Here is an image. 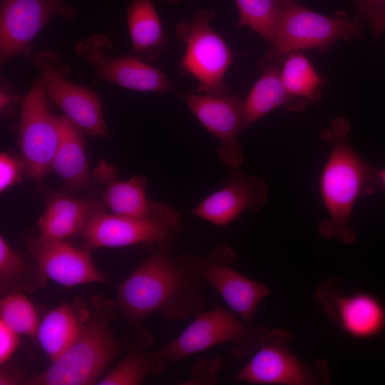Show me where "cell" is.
<instances>
[{
	"label": "cell",
	"instance_id": "8d00e7d4",
	"mask_svg": "<svg viewBox=\"0 0 385 385\" xmlns=\"http://www.w3.org/2000/svg\"><path fill=\"white\" fill-rule=\"evenodd\" d=\"M165 1H178V0H165Z\"/></svg>",
	"mask_w": 385,
	"mask_h": 385
},
{
	"label": "cell",
	"instance_id": "5b68a950",
	"mask_svg": "<svg viewBox=\"0 0 385 385\" xmlns=\"http://www.w3.org/2000/svg\"><path fill=\"white\" fill-rule=\"evenodd\" d=\"M265 330V327L250 325L235 312L217 307L197 312L176 338L156 351L165 364L222 344H229L234 356L247 357L260 346Z\"/></svg>",
	"mask_w": 385,
	"mask_h": 385
},
{
	"label": "cell",
	"instance_id": "603a6c76",
	"mask_svg": "<svg viewBox=\"0 0 385 385\" xmlns=\"http://www.w3.org/2000/svg\"><path fill=\"white\" fill-rule=\"evenodd\" d=\"M282 83L292 96L307 103L319 101L321 88L325 83L309 60L301 51L289 53L282 63L280 70Z\"/></svg>",
	"mask_w": 385,
	"mask_h": 385
},
{
	"label": "cell",
	"instance_id": "836d02e7",
	"mask_svg": "<svg viewBox=\"0 0 385 385\" xmlns=\"http://www.w3.org/2000/svg\"><path fill=\"white\" fill-rule=\"evenodd\" d=\"M20 102V97L11 83L4 77L0 80V112L4 116L11 115Z\"/></svg>",
	"mask_w": 385,
	"mask_h": 385
},
{
	"label": "cell",
	"instance_id": "9a60e30c",
	"mask_svg": "<svg viewBox=\"0 0 385 385\" xmlns=\"http://www.w3.org/2000/svg\"><path fill=\"white\" fill-rule=\"evenodd\" d=\"M315 300L340 329L352 337L371 338L385 327V308L376 297L366 292L344 294L335 279L318 286Z\"/></svg>",
	"mask_w": 385,
	"mask_h": 385
},
{
	"label": "cell",
	"instance_id": "7c38bea8",
	"mask_svg": "<svg viewBox=\"0 0 385 385\" xmlns=\"http://www.w3.org/2000/svg\"><path fill=\"white\" fill-rule=\"evenodd\" d=\"M76 16L66 0H0L1 66L15 56L31 58L34 40L51 19Z\"/></svg>",
	"mask_w": 385,
	"mask_h": 385
},
{
	"label": "cell",
	"instance_id": "f546056e",
	"mask_svg": "<svg viewBox=\"0 0 385 385\" xmlns=\"http://www.w3.org/2000/svg\"><path fill=\"white\" fill-rule=\"evenodd\" d=\"M359 15L371 26L376 37L385 31V0H353Z\"/></svg>",
	"mask_w": 385,
	"mask_h": 385
},
{
	"label": "cell",
	"instance_id": "e575fe53",
	"mask_svg": "<svg viewBox=\"0 0 385 385\" xmlns=\"http://www.w3.org/2000/svg\"><path fill=\"white\" fill-rule=\"evenodd\" d=\"M25 380L21 379L15 374L4 371L0 372V385L24 384Z\"/></svg>",
	"mask_w": 385,
	"mask_h": 385
},
{
	"label": "cell",
	"instance_id": "83f0119b",
	"mask_svg": "<svg viewBox=\"0 0 385 385\" xmlns=\"http://www.w3.org/2000/svg\"><path fill=\"white\" fill-rule=\"evenodd\" d=\"M103 210V205L96 202L53 194L48 197L44 212L73 219L86 225L94 213Z\"/></svg>",
	"mask_w": 385,
	"mask_h": 385
},
{
	"label": "cell",
	"instance_id": "f1b7e54d",
	"mask_svg": "<svg viewBox=\"0 0 385 385\" xmlns=\"http://www.w3.org/2000/svg\"><path fill=\"white\" fill-rule=\"evenodd\" d=\"M40 236L50 240H65L80 232L85 225L61 215L43 212L38 220Z\"/></svg>",
	"mask_w": 385,
	"mask_h": 385
},
{
	"label": "cell",
	"instance_id": "52a82bcc",
	"mask_svg": "<svg viewBox=\"0 0 385 385\" xmlns=\"http://www.w3.org/2000/svg\"><path fill=\"white\" fill-rule=\"evenodd\" d=\"M179 212L163 202H153L149 215L125 217L103 210L94 213L81 232L86 249L122 247L138 244H159L181 231Z\"/></svg>",
	"mask_w": 385,
	"mask_h": 385
},
{
	"label": "cell",
	"instance_id": "8992f818",
	"mask_svg": "<svg viewBox=\"0 0 385 385\" xmlns=\"http://www.w3.org/2000/svg\"><path fill=\"white\" fill-rule=\"evenodd\" d=\"M213 17V12L202 9L178 24L175 34L185 45L180 69L197 81L200 93L227 96L230 89L225 78L232 62V52L212 28L210 21Z\"/></svg>",
	"mask_w": 385,
	"mask_h": 385
},
{
	"label": "cell",
	"instance_id": "44dd1931",
	"mask_svg": "<svg viewBox=\"0 0 385 385\" xmlns=\"http://www.w3.org/2000/svg\"><path fill=\"white\" fill-rule=\"evenodd\" d=\"M97 175L106 179L103 202L111 213L125 217H140L149 215L151 202L147 197L145 177L136 175L126 180L115 178L116 170L107 163H101Z\"/></svg>",
	"mask_w": 385,
	"mask_h": 385
},
{
	"label": "cell",
	"instance_id": "e0dca14e",
	"mask_svg": "<svg viewBox=\"0 0 385 385\" xmlns=\"http://www.w3.org/2000/svg\"><path fill=\"white\" fill-rule=\"evenodd\" d=\"M27 244L36 267L48 279L60 285L71 287L106 282L93 263L89 250L41 236L29 237Z\"/></svg>",
	"mask_w": 385,
	"mask_h": 385
},
{
	"label": "cell",
	"instance_id": "cb8c5ba5",
	"mask_svg": "<svg viewBox=\"0 0 385 385\" xmlns=\"http://www.w3.org/2000/svg\"><path fill=\"white\" fill-rule=\"evenodd\" d=\"M48 278L36 267H28L0 235V291L1 297L12 292H31L42 287Z\"/></svg>",
	"mask_w": 385,
	"mask_h": 385
},
{
	"label": "cell",
	"instance_id": "d590c367",
	"mask_svg": "<svg viewBox=\"0 0 385 385\" xmlns=\"http://www.w3.org/2000/svg\"><path fill=\"white\" fill-rule=\"evenodd\" d=\"M379 186L385 190V168L378 169Z\"/></svg>",
	"mask_w": 385,
	"mask_h": 385
},
{
	"label": "cell",
	"instance_id": "8fae6325",
	"mask_svg": "<svg viewBox=\"0 0 385 385\" xmlns=\"http://www.w3.org/2000/svg\"><path fill=\"white\" fill-rule=\"evenodd\" d=\"M113 43L102 34L78 41L76 53L92 68L96 81L140 92L175 93L168 77L160 69L138 56H113Z\"/></svg>",
	"mask_w": 385,
	"mask_h": 385
},
{
	"label": "cell",
	"instance_id": "d4e9b609",
	"mask_svg": "<svg viewBox=\"0 0 385 385\" xmlns=\"http://www.w3.org/2000/svg\"><path fill=\"white\" fill-rule=\"evenodd\" d=\"M165 365L156 350L145 351L141 348H131L115 367L99 379L97 384H140L148 375L159 374Z\"/></svg>",
	"mask_w": 385,
	"mask_h": 385
},
{
	"label": "cell",
	"instance_id": "484cf974",
	"mask_svg": "<svg viewBox=\"0 0 385 385\" xmlns=\"http://www.w3.org/2000/svg\"><path fill=\"white\" fill-rule=\"evenodd\" d=\"M239 11L237 26H247L270 45L274 41L280 17L279 0H235Z\"/></svg>",
	"mask_w": 385,
	"mask_h": 385
},
{
	"label": "cell",
	"instance_id": "30bf717a",
	"mask_svg": "<svg viewBox=\"0 0 385 385\" xmlns=\"http://www.w3.org/2000/svg\"><path fill=\"white\" fill-rule=\"evenodd\" d=\"M42 79L34 81L24 96L19 123V143L27 175L41 180L51 165L61 135V116L51 111Z\"/></svg>",
	"mask_w": 385,
	"mask_h": 385
},
{
	"label": "cell",
	"instance_id": "d6986e66",
	"mask_svg": "<svg viewBox=\"0 0 385 385\" xmlns=\"http://www.w3.org/2000/svg\"><path fill=\"white\" fill-rule=\"evenodd\" d=\"M127 24L135 56L146 62L158 60L168 48L159 15L151 0H133Z\"/></svg>",
	"mask_w": 385,
	"mask_h": 385
},
{
	"label": "cell",
	"instance_id": "1f68e13d",
	"mask_svg": "<svg viewBox=\"0 0 385 385\" xmlns=\"http://www.w3.org/2000/svg\"><path fill=\"white\" fill-rule=\"evenodd\" d=\"M23 162L6 152L0 154V192L3 193L19 180Z\"/></svg>",
	"mask_w": 385,
	"mask_h": 385
},
{
	"label": "cell",
	"instance_id": "277c9868",
	"mask_svg": "<svg viewBox=\"0 0 385 385\" xmlns=\"http://www.w3.org/2000/svg\"><path fill=\"white\" fill-rule=\"evenodd\" d=\"M280 17L275 38L265 58L257 66L263 71L280 66L291 52L316 48L326 52L339 40L361 36L365 25L359 17L349 18L340 11L333 16L317 13L295 0H279Z\"/></svg>",
	"mask_w": 385,
	"mask_h": 385
},
{
	"label": "cell",
	"instance_id": "ffe728a7",
	"mask_svg": "<svg viewBox=\"0 0 385 385\" xmlns=\"http://www.w3.org/2000/svg\"><path fill=\"white\" fill-rule=\"evenodd\" d=\"M307 103L290 96L282 83L279 66H270L262 71V76L244 100V128L269 113L284 106L290 111H300Z\"/></svg>",
	"mask_w": 385,
	"mask_h": 385
},
{
	"label": "cell",
	"instance_id": "d6a6232c",
	"mask_svg": "<svg viewBox=\"0 0 385 385\" xmlns=\"http://www.w3.org/2000/svg\"><path fill=\"white\" fill-rule=\"evenodd\" d=\"M20 335L0 320V364H5L20 343Z\"/></svg>",
	"mask_w": 385,
	"mask_h": 385
},
{
	"label": "cell",
	"instance_id": "4dcf8cb0",
	"mask_svg": "<svg viewBox=\"0 0 385 385\" xmlns=\"http://www.w3.org/2000/svg\"><path fill=\"white\" fill-rule=\"evenodd\" d=\"M222 366L217 358L200 359L193 364L190 378L184 384H212L218 380Z\"/></svg>",
	"mask_w": 385,
	"mask_h": 385
},
{
	"label": "cell",
	"instance_id": "2e32d148",
	"mask_svg": "<svg viewBox=\"0 0 385 385\" xmlns=\"http://www.w3.org/2000/svg\"><path fill=\"white\" fill-rule=\"evenodd\" d=\"M267 197L268 187L263 179L233 170L225 177L220 189L189 212L217 227H227L244 212H258Z\"/></svg>",
	"mask_w": 385,
	"mask_h": 385
},
{
	"label": "cell",
	"instance_id": "3957f363",
	"mask_svg": "<svg viewBox=\"0 0 385 385\" xmlns=\"http://www.w3.org/2000/svg\"><path fill=\"white\" fill-rule=\"evenodd\" d=\"M89 308V315L71 346L46 370L26 379L24 384H97L124 348L110 324L118 312L115 303L95 297Z\"/></svg>",
	"mask_w": 385,
	"mask_h": 385
},
{
	"label": "cell",
	"instance_id": "7a4b0ae2",
	"mask_svg": "<svg viewBox=\"0 0 385 385\" xmlns=\"http://www.w3.org/2000/svg\"><path fill=\"white\" fill-rule=\"evenodd\" d=\"M350 130L349 120L337 116L320 135L332 147L319 178V192L328 217L319 222V232L326 240L337 239L346 245L356 239L350 217L356 200L379 188L378 169L352 147L348 138Z\"/></svg>",
	"mask_w": 385,
	"mask_h": 385
},
{
	"label": "cell",
	"instance_id": "5bb4252c",
	"mask_svg": "<svg viewBox=\"0 0 385 385\" xmlns=\"http://www.w3.org/2000/svg\"><path fill=\"white\" fill-rule=\"evenodd\" d=\"M179 96L202 125L217 140L220 160L232 170H237L244 160L238 143V136L245 130L244 99L237 95Z\"/></svg>",
	"mask_w": 385,
	"mask_h": 385
},
{
	"label": "cell",
	"instance_id": "4fadbf2b",
	"mask_svg": "<svg viewBox=\"0 0 385 385\" xmlns=\"http://www.w3.org/2000/svg\"><path fill=\"white\" fill-rule=\"evenodd\" d=\"M188 257L195 270L232 312L254 325L256 309L270 294V289L265 284L248 278L232 267L236 258L235 251L227 245H220L206 256Z\"/></svg>",
	"mask_w": 385,
	"mask_h": 385
},
{
	"label": "cell",
	"instance_id": "7402d4cb",
	"mask_svg": "<svg viewBox=\"0 0 385 385\" xmlns=\"http://www.w3.org/2000/svg\"><path fill=\"white\" fill-rule=\"evenodd\" d=\"M61 135L51 170L68 185L83 188L91 183L83 132L64 115L61 116Z\"/></svg>",
	"mask_w": 385,
	"mask_h": 385
},
{
	"label": "cell",
	"instance_id": "ba28073f",
	"mask_svg": "<svg viewBox=\"0 0 385 385\" xmlns=\"http://www.w3.org/2000/svg\"><path fill=\"white\" fill-rule=\"evenodd\" d=\"M31 61L40 73L48 96L83 133L96 138H108V128L98 95L68 77L72 69L61 57L51 50L33 54Z\"/></svg>",
	"mask_w": 385,
	"mask_h": 385
},
{
	"label": "cell",
	"instance_id": "4316f807",
	"mask_svg": "<svg viewBox=\"0 0 385 385\" xmlns=\"http://www.w3.org/2000/svg\"><path fill=\"white\" fill-rule=\"evenodd\" d=\"M0 320L19 334L36 341L40 323L38 313L22 292H12L1 297Z\"/></svg>",
	"mask_w": 385,
	"mask_h": 385
},
{
	"label": "cell",
	"instance_id": "9c48e42d",
	"mask_svg": "<svg viewBox=\"0 0 385 385\" xmlns=\"http://www.w3.org/2000/svg\"><path fill=\"white\" fill-rule=\"evenodd\" d=\"M291 334L283 329L265 327L263 339L251 359L236 374L235 381L258 384L305 385L329 381L327 364L303 363L292 352Z\"/></svg>",
	"mask_w": 385,
	"mask_h": 385
},
{
	"label": "cell",
	"instance_id": "ac0fdd59",
	"mask_svg": "<svg viewBox=\"0 0 385 385\" xmlns=\"http://www.w3.org/2000/svg\"><path fill=\"white\" fill-rule=\"evenodd\" d=\"M83 300L63 302L49 310L40 321L36 341L52 362L59 358L78 336L89 315Z\"/></svg>",
	"mask_w": 385,
	"mask_h": 385
},
{
	"label": "cell",
	"instance_id": "6da1fadb",
	"mask_svg": "<svg viewBox=\"0 0 385 385\" xmlns=\"http://www.w3.org/2000/svg\"><path fill=\"white\" fill-rule=\"evenodd\" d=\"M175 239L158 244L155 252L117 287L115 305L133 328L158 312L181 321L200 312L207 283L188 256H172Z\"/></svg>",
	"mask_w": 385,
	"mask_h": 385
}]
</instances>
